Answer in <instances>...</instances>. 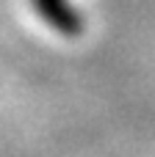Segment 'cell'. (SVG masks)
I'll return each mask as SVG.
<instances>
[{
	"label": "cell",
	"instance_id": "obj_1",
	"mask_svg": "<svg viewBox=\"0 0 155 157\" xmlns=\"http://www.w3.org/2000/svg\"><path fill=\"white\" fill-rule=\"evenodd\" d=\"M31 6L39 14V19L50 30H55L58 36L75 39V36L83 33V25H86L83 14L72 0H31Z\"/></svg>",
	"mask_w": 155,
	"mask_h": 157
}]
</instances>
